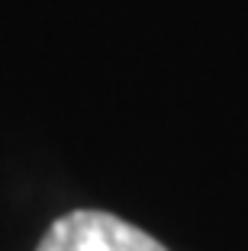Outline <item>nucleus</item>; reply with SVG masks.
Here are the masks:
<instances>
[{
    "label": "nucleus",
    "mask_w": 248,
    "mask_h": 251,
    "mask_svg": "<svg viewBox=\"0 0 248 251\" xmlns=\"http://www.w3.org/2000/svg\"><path fill=\"white\" fill-rule=\"evenodd\" d=\"M36 251H168L139 226L103 209H74L49 226Z\"/></svg>",
    "instance_id": "f257e3e1"
}]
</instances>
